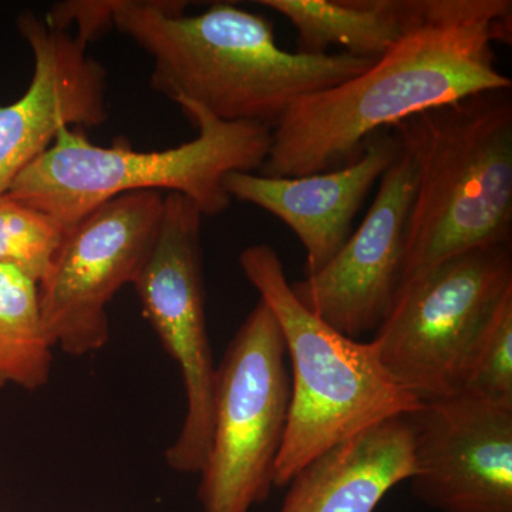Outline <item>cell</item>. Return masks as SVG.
<instances>
[{"mask_svg": "<svg viewBox=\"0 0 512 512\" xmlns=\"http://www.w3.org/2000/svg\"><path fill=\"white\" fill-rule=\"evenodd\" d=\"M511 0H414L402 37L365 72L289 106L259 174L303 177L362 156L377 131L474 94L512 90L494 42L510 43Z\"/></svg>", "mask_w": 512, "mask_h": 512, "instance_id": "obj_1", "label": "cell"}, {"mask_svg": "<svg viewBox=\"0 0 512 512\" xmlns=\"http://www.w3.org/2000/svg\"><path fill=\"white\" fill-rule=\"evenodd\" d=\"M188 3L113 0V26L153 59L151 87L222 121L274 128L296 100L338 86L376 60L303 55L278 46L274 25L231 3L185 15Z\"/></svg>", "mask_w": 512, "mask_h": 512, "instance_id": "obj_2", "label": "cell"}, {"mask_svg": "<svg viewBox=\"0 0 512 512\" xmlns=\"http://www.w3.org/2000/svg\"><path fill=\"white\" fill-rule=\"evenodd\" d=\"M390 128L417 160L400 289L453 256L511 244V90L474 94Z\"/></svg>", "mask_w": 512, "mask_h": 512, "instance_id": "obj_3", "label": "cell"}, {"mask_svg": "<svg viewBox=\"0 0 512 512\" xmlns=\"http://www.w3.org/2000/svg\"><path fill=\"white\" fill-rule=\"evenodd\" d=\"M178 106L198 128L194 140L163 151H136L127 140L100 147L83 128H63L52 147L13 181L8 194L50 215L64 229L104 202L138 191L178 192L197 205L202 217L222 214L232 201L222 185L225 175L261 170L272 128L222 121L191 101Z\"/></svg>", "mask_w": 512, "mask_h": 512, "instance_id": "obj_4", "label": "cell"}, {"mask_svg": "<svg viewBox=\"0 0 512 512\" xmlns=\"http://www.w3.org/2000/svg\"><path fill=\"white\" fill-rule=\"evenodd\" d=\"M239 265L274 315L291 357L288 424L274 487H286L313 458L367 427L419 409V400L384 369L372 342L342 335L299 302L274 247L249 245Z\"/></svg>", "mask_w": 512, "mask_h": 512, "instance_id": "obj_5", "label": "cell"}, {"mask_svg": "<svg viewBox=\"0 0 512 512\" xmlns=\"http://www.w3.org/2000/svg\"><path fill=\"white\" fill-rule=\"evenodd\" d=\"M510 295L511 244L471 249L404 285L370 342L394 382L420 403L453 396Z\"/></svg>", "mask_w": 512, "mask_h": 512, "instance_id": "obj_6", "label": "cell"}, {"mask_svg": "<svg viewBox=\"0 0 512 512\" xmlns=\"http://www.w3.org/2000/svg\"><path fill=\"white\" fill-rule=\"evenodd\" d=\"M285 357L278 323L259 301L217 366L211 444L198 487L202 512H249L271 495L291 400Z\"/></svg>", "mask_w": 512, "mask_h": 512, "instance_id": "obj_7", "label": "cell"}, {"mask_svg": "<svg viewBox=\"0 0 512 512\" xmlns=\"http://www.w3.org/2000/svg\"><path fill=\"white\" fill-rule=\"evenodd\" d=\"M201 222L194 202L170 192L156 244L133 282L144 316L183 377V426L164 457L171 470L188 476H200L207 460L217 384L205 316Z\"/></svg>", "mask_w": 512, "mask_h": 512, "instance_id": "obj_8", "label": "cell"}, {"mask_svg": "<svg viewBox=\"0 0 512 512\" xmlns=\"http://www.w3.org/2000/svg\"><path fill=\"white\" fill-rule=\"evenodd\" d=\"M164 198L160 191L120 195L64 232L39 295L47 332L66 355H92L109 343L107 309L146 265Z\"/></svg>", "mask_w": 512, "mask_h": 512, "instance_id": "obj_9", "label": "cell"}, {"mask_svg": "<svg viewBox=\"0 0 512 512\" xmlns=\"http://www.w3.org/2000/svg\"><path fill=\"white\" fill-rule=\"evenodd\" d=\"M414 497L439 512H512V403L466 393L421 402Z\"/></svg>", "mask_w": 512, "mask_h": 512, "instance_id": "obj_10", "label": "cell"}, {"mask_svg": "<svg viewBox=\"0 0 512 512\" xmlns=\"http://www.w3.org/2000/svg\"><path fill=\"white\" fill-rule=\"evenodd\" d=\"M416 185V156L402 141L359 228L322 269L291 284L306 309L348 338L376 332L396 301Z\"/></svg>", "mask_w": 512, "mask_h": 512, "instance_id": "obj_11", "label": "cell"}, {"mask_svg": "<svg viewBox=\"0 0 512 512\" xmlns=\"http://www.w3.org/2000/svg\"><path fill=\"white\" fill-rule=\"evenodd\" d=\"M33 55L26 93L0 107V194L45 154L63 128L100 126L109 119L106 67L87 43L47 25L35 13L16 19Z\"/></svg>", "mask_w": 512, "mask_h": 512, "instance_id": "obj_12", "label": "cell"}, {"mask_svg": "<svg viewBox=\"0 0 512 512\" xmlns=\"http://www.w3.org/2000/svg\"><path fill=\"white\" fill-rule=\"evenodd\" d=\"M400 147L396 131L384 128L367 138L355 163L338 170L292 178L229 173L222 185L231 200L262 208L291 228L306 251V275H312L348 241L357 212Z\"/></svg>", "mask_w": 512, "mask_h": 512, "instance_id": "obj_13", "label": "cell"}, {"mask_svg": "<svg viewBox=\"0 0 512 512\" xmlns=\"http://www.w3.org/2000/svg\"><path fill=\"white\" fill-rule=\"evenodd\" d=\"M414 473L407 416L390 417L313 458L289 481L278 512H375Z\"/></svg>", "mask_w": 512, "mask_h": 512, "instance_id": "obj_14", "label": "cell"}, {"mask_svg": "<svg viewBox=\"0 0 512 512\" xmlns=\"http://www.w3.org/2000/svg\"><path fill=\"white\" fill-rule=\"evenodd\" d=\"M296 29V52L326 55L332 46L380 59L402 37L414 0H259Z\"/></svg>", "mask_w": 512, "mask_h": 512, "instance_id": "obj_15", "label": "cell"}, {"mask_svg": "<svg viewBox=\"0 0 512 512\" xmlns=\"http://www.w3.org/2000/svg\"><path fill=\"white\" fill-rule=\"evenodd\" d=\"M43 320L39 284L0 265V387L37 390L49 383L53 349Z\"/></svg>", "mask_w": 512, "mask_h": 512, "instance_id": "obj_16", "label": "cell"}, {"mask_svg": "<svg viewBox=\"0 0 512 512\" xmlns=\"http://www.w3.org/2000/svg\"><path fill=\"white\" fill-rule=\"evenodd\" d=\"M66 229L45 212L0 194V265L12 266L40 284Z\"/></svg>", "mask_w": 512, "mask_h": 512, "instance_id": "obj_17", "label": "cell"}, {"mask_svg": "<svg viewBox=\"0 0 512 512\" xmlns=\"http://www.w3.org/2000/svg\"><path fill=\"white\" fill-rule=\"evenodd\" d=\"M458 393L512 403V295L504 299L478 339Z\"/></svg>", "mask_w": 512, "mask_h": 512, "instance_id": "obj_18", "label": "cell"}, {"mask_svg": "<svg viewBox=\"0 0 512 512\" xmlns=\"http://www.w3.org/2000/svg\"><path fill=\"white\" fill-rule=\"evenodd\" d=\"M77 23L76 36L89 43L94 37L113 26L111 2H66L56 5L46 23L52 28L66 30L70 22Z\"/></svg>", "mask_w": 512, "mask_h": 512, "instance_id": "obj_19", "label": "cell"}]
</instances>
